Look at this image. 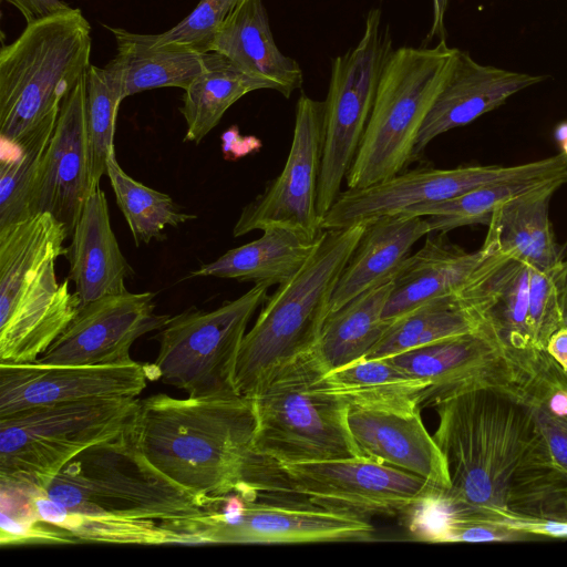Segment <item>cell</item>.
<instances>
[{
  "label": "cell",
  "mask_w": 567,
  "mask_h": 567,
  "mask_svg": "<svg viewBox=\"0 0 567 567\" xmlns=\"http://www.w3.org/2000/svg\"><path fill=\"white\" fill-rule=\"evenodd\" d=\"M430 401L439 416L432 436L451 482L439 499L451 511L513 528L512 488L543 440L529 408L509 386L499 385L467 388Z\"/></svg>",
  "instance_id": "1"
},
{
  "label": "cell",
  "mask_w": 567,
  "mask_h": 567,
  "mask_svg": "<svg viewBox=\"0 0 567 567\" xmlns=\"http://www.w3.org/2000/svg\"><path fill=\"white\" fill-rule=\"evenodd\" d=\"M255 419L248 396L138 401L132 437L162 475L206 506L235 492L252 452Z\"/></svg>",
  "instance_id": "2"
},
{
  "label": "cell",
  "mask_w": 567,
  "mask_h": 567,
  "mask_svg": "<svg viewBox=\"0 0 567 567\" xmlns=\"http://www.w3.org/2000/svg\"><path fill=\"white\" fill-rule=\"evenodd\" d=\"M68 238L49 213L0 228V362H34L75 318L79 299L55 269Z\"/></svg>",
  "instance_id": "3"
},
{
  "label": "cell",
  "mask_w": 567,
  "mask_h": 567,
  "mask_svg": "<svg viewBox=\"0 0 567 567\" xmlns=\"http://www.w3.org/2000/svg\"><path fill=\"white\" fill-rule=\"evenodd\" d=\"M313 350L270 370L254 388L252 452L282 463L360 457L348 425L349 405L327 390Z\"/></svg>",
  "instance_id": "4"
},
{
  "label": "cell",
  "mask_w": 567,
  "mask_h": 567,
  "mask_svg": "<svg viewBox=\"0 0 567 567\" xmlns=\"http://www.w3.org/2000/svg\"><path fill=\"white\" fill-rule=\"evenodd\" d=\"M367 223L323 230L301 269L267 297L239 349L235 371L238 394L248 396L275 367L315 348L336 285Z\"/></svg>",
  "instance_id": "5"
},
{
  "label": "cell",
  "mask_w": 567,
  "mask_h": 567,
  "mask_svg": "<svg viewBox=\"0 0 567 567\" xmlns=\"http://www.w3.org/2000/svg\"><path fill=\"white\" fill-rule=\"evenodd\" d=\"M235 492L362 516L408 514L423 501L441 496L422 477L365 457L282 464L254 452Z\"/></svg>",
  "instance_id": "6"
},
{
  "label": "cell",
  "mask_w": 567,
  "mask_h": 567,
  "mask_svg": "<svg viewBox=\"0 0 567 567\" xmlns=\"http://www.w3.org/2000/svg\"><path fill=\"white\" fill-rule=\"evenodd\" d=\"M91 25L81 9L28 23L0 51V138L11 144L59 116L91 62Z\"/></svg>",
  "instance_id": "7"
},
{
  "label": "cell",
  "mask_w": 567,
  "mask_h": 567,
  "mask_svg": "<svg viewBox=\"0 0 567 567\" xmlns=\"http://www.w3.org/2000/svg\"><path fill=\"white\" fill-rule=\"evenodd\" d=\"M131 431L84 450L42 493L87 517L173 520L206 514L209 506L145 460Z\"/></svg>",
  "instance_id": "8"
},
{
  "label": "cell",
  "mask_w": 567,
  "mask_h": 567,
  "mask_svg": "<svg viewBox=\"0 0 567 567\" xmlns=\"http://www.w3.org/2000/svg\"><path fill=\"white\" fill-rule=\"evenodd\" d=\"M457 48L440 40L434 47L393 51L355 157L348 188L388 179L414 158L419 132L451 70Z\"/></svg>",
  "instance_id": "9"
},
{
  "label": "cell",
  "mask_w": 567,
  "mask_h": 567,
  "mask_svg": "<svg viewBox=\"0 0 567 567\" xmlns=\"http://www.w3.org/2000/svg\"><path fill=\"white\" fill-rule=\"evenodd\" d=\"M138 401H73L0 416V481L43 492L84 450L131 430Z\"/></svg>",
  "instance_id": "10"
},
{
  "label": "cell",
  "mask_w": 567,
  "mask_h": 567,
  "mask_svg": "<svg viewBox=\"0 0 567 567\" xmlns=\"http://www.w3.org/2000/svg\"><path fill=\"white\" fill-rule=\"evenodd\" d=\"M269 286L255 284L240 297L206 311L192 307L159 329L154 379L192 398L238 394L236 362L248 322L267 299Z\"/></svg>",
  "instance_id": "11"
},
{
  "label": "cell",
  "mask_w": 567,
  "mask_h": 567,
  "mask_svg": "<svg viewBox=\"0 0 567 567\" xmlns=\"http://www.w3.org/2000/svg\"><path fill=\"white\" fill-rule=\"evenodd\" d=\"M393 51L389 29L382 27L381 10L375 8L365 18L358 44L331 62L317 202L321 219L341 193Z\"/></svg>",
  "instance_id": "12"
},
{
  "label": "cell",
  "mask_w": 567,
  "mask_h": 567,
  "mask_svg": "<svg viewBox=\"0 0 567 567\" xmlns=\"http://www.w3.org/2000/svg\"><path fill=\"white\" fill-rule=\"evenodd\" d=\"M567 174V156L558 153L512 165L419 167L362 188L341 192L322 217V230L341 229L421 204L451 199L491 184L519 178H555Z\"/></svg>",
  "instance_id": "13"
},
{
  "label": "cell",
  "mask_w": 567,
  "mask_h": 567,
  "mask_svg": "<svg viewBox=\"0 0 567 567\" xmlns=\"http://www.w3.org/2000/svg\"><path fill=\"white\" fill-rule=\"evenodd\" d=\"M324 141V101L301 94L296 106L292 142L281 173L248 203L235 223L234 237L280 226L311 238L323 231L318 187Z\"/></svg>",
  "instance_id": "14"
},
{
  "label": "cell",
  "mask_w": 567,
  "mask_h": 567,
  "mask_svg": "<svg viewBox=\"0 0 567 567\" xmlns=\"http://www.w3.org/2000/svg\"><path fill=\"white\" fill-rule=\"evenodd\" d=\"M155 293L125 291L80 308L75 318L34 361L49 365H106L133 361L142 336L162 329L171 316L155 312Z\"/></svg>",
  "instance_id": "15"
},
{
  "label": "cell",
  "mask_w": 567,
  "mask_h": 567,
  "mask_svg": "<svg viewBox=\"0 0 567 567\" xmlns=\"http://www.w3.org/2000/svg\"><path fill=\"white\" fill-rule=\"evenodd\" d=\"M146 380L145 367L134 360L106 365L0 362V416L45 404L136 398Z\"/></svg>",
  "instance_id": "16"
},
{
  "label": "cell",
  "mask_w": 567,
  "mask_h": 567,
  "mask_svg": "<svg viewBox=\"0 0 567 567\" xmlns=\"http://www.w3.org/2000/svg\"><path fill=\"white\" fill-rule=\"evenodd\" d=\"M86 74L64 97L32 188L28 216L49 213L69 238L92 192L85 121Z\"/></svg>",
  "instance_id": "17"
},
{
  "label": "cell",
  "mask_w": 567,
  "mask_h": 567,
  "mask_svg": "<svg viewBox=\"0 0 567 567\" xmlns=\"http://www.w3.org/2000/svg\"><path fill=\"white\" fill-rule=\"evenodd\" d=\"M244 498V512L234 524L215 522L208 509L205 523L209 543L299 544L373 538L374 528L367 516L307 504Z\"/></svg>",
  "instance_id": "18"
},
{
  "label": "cell",
  "mask_w": 567,
  "mask_h": 567,
  "mask_svg": "<svg viewBox=\"0 0 567 567\" xmlns=\"http://www.w3.org/2000/svg\"><path fill=\"white\" fill-rule=\"evenodd\" d=\"M530 269L509 256L483 251L481 261L454 293L478 332L504 349L534 348L528 324Z\"/></svg>",
  "instance_id": "19"
},
{
  "label": "cell",
  "mask_w": 567,
  "mask_h": 567,
  "mask_svg": "<svg viewBox=\"0 0 567 567\" xmlns=\"http://www.w3.org/2000/svg\"><path fill=\"white\" fill-rule=\"evenodd\" d=\"M547 79L475 61L456 50L451 70L419 132L414 157L439 135L467 125L516 93Z\"/></svg>",
  "instance_id": "20"
},
{
  "label": "cell",
  "mask_w": 567,
  "mask_h": 567,
  "mask_svg": "<svg viewBox=\"0 0 567 567\" xmlns=\"http://www.w3.org/2000/svg\"><path fill=\"white\" fill-rule=\"evenodd\" d=\"M348 425L360 457L420 476L441 496L451 487L444 456L427 432L420 408L393 411L349 406Z\"/></svg>",
  "instance_id": "21"
},
{
  "label": "cell",
  "mask_w": 567,
  "mask_h": 567,
  "mask_svg": "<svg viewBox=\"0 0 567 567\" xmlns=\"http://www.w3.org/2000/svg\"><path fill=\"white\" fill-rule=\"evenodd\" d=\"M386 359L425 382L427 400L474 386H508L512 381V365L504 348L477 332L446 338Z\"/></svg>",
  "instance_id": "22"
},
{
  "label": "cell",
  "mask_w": 567,
  "mask_h": 567,
  "mask_svg": "<svg viewBox=\"0 0 567 567\" xmlns=\"http://www.w3.org/2000/svg\"><path fill=\"white\" fill-rule=\"evenodd\" d=\"M69 279L74 284L80 308L104 296L127 291L134 274L111 227L107 199L97 186L80 214L66 247Z\"/></svg>",
  "instance_id": "23"
},
{
  "label": "cell",
  "mask_w": 567,
  "mask_h": 567,
  "mask_svg": "<svg viewBox=\"0 0 567 567\" xmlns=\"http://www.w3.org/2000/svg\"><path fill=\"white\" fill-rule=\"evenodd\" d=\"M567 184V175L546 182L512 197L499 205L487 224L481 249L485 254H502L530 267L549 271L560 259L549 205L553 195Z\"/></svg>",
  "instance_id": "24"
},
{
  "label": "cell",
  "mask_w": 567,
  "mask_h": 567,
  "mask_svg": "<svg viewBox=\"0 0 567 567\" xmlns=\"http://www.w3.org/2000/svg\"><path fill=\"white\" fill-rule=\"evenodd\" d=\"M210 51L286 99L302 85L298 62L285 55L274 40L262 0H241L217 31Z\"/></svg>",
  "instance_id": "25"
},
{
  "label": "cell",
  "mask_w": 567,
  "mask_h": 567,
  "mask_svg": "<svg viewBox=\"0 0 567 567\" xmlns=\"http://www.w3.org/2000/svg\"><path fill=\"white\" fill-rule=\"evenodd\" d=\"M431 234L426 218L405 214L369 219L331 296L329 312L394 277L411 248Z\"/></svg>",
  "instance_id": "26"
},
{
  "label": "cell",
  "mask_w": 567,
  "mask_h": 567,
  "mask_svg": "<svg viewBox=\"0 0 567 567\" xmlns=\"http://www.w3.org/2000/svg\"><path fill=\"white\" fill-rule=\"evenodd\" d=\"M482 257L481 249L470 252L449 243L444 234H429L394 275L382 320L390 323L427 301L454 295Z\"/></svg>",
  "instance_id": "27"
},
{
  "label": "cell",
  "mask_w": 567,
  "mask_h": 567,
  "mask_svg": "<svg viewBox=\"0 0 567 567\" xmlns=\"http://www.w3.org/2000/svg\"><path fill=\"white\" fill-rule=\"evenodd\" d=\"M509 388L529 408L554 460L567 470V372L546 349H504Z\"/></svg>",
  "instance_id": "28"
},
{
  "label": "cell",
  "mask_w": 567,
  "mask_h": 567,
  "mask_svg": "<svg viewBox=\"0 0 567 567\" xmlns=\"http://www.w3.org/2000/svg\"><path fill=\"white\" fill-rule=\"evenodd\" d=\"M261 237L230 249L216 260L192 270L189 277H216L282 285L305 265L319 239L298 230L274 226L262 230Z\"/></svg>",
  "instance_id": "29"
},
{
  "label": "cell",
  "mask_w": 567,
  "mask_h": 567,
  "mask_svg": "<svg viewBox=\"0 0 567 567\" xmlns=\"http://www.w3.org/2000/svg\"><path fill=\"white\" fill-rule=\"evenodd\" d=\"M39 522L54 526L74 543L103 544H200L194 517L173 520L87 517L69 512L42 492L31 493Z\"/></svg>",
  "instance_id": "30"
},
{
  "label": "cell",
  "mask_w": 567,
  "mask_h": 567,
  "mask_svg": "<svg viewBox=\"0 0 567 567\" xmlns=\"http://www.w3.org/2000/svg\"><path fill=\"white\" fill-rule=\"evenodd\" d=\"M106 28L116 42L117 53L112 60L122 72L124 99L159 87L186 90L206 66L207 52L172 44L153 45L143 33Z\"/></svg>",
  "instance_id": "31"
},
{
  "label": "cell",
  "mask_w": 567,
  "mask_h": 567,
  "mask_svg": "<svg viewBox=\"0 0 567 567\" xmlns=\"http://www.w3.org/2000/svg\"><path fill=\"white\" fill-rule=\"evenodd\" d=\"M392 279L328 313L312 349L327 372L363 359L383 337L389 323L382 320V312Z\"/></svg>",
  "instance_id": "32"
},
{
  "label": "cell",
  "mask_w": 567,
  "mask_h": 567,
  "mask_svg": "<svg viewBox=\"0 0 567 567\" xmlns=\"http://www.w3.org/2000/svg\"><path fill=\"white\" fill-rule=\"evenodd\" d=\"M328 391L349 406L412 411L427 398L429 385L386 358L360 359L323 375Z\"/></svg>",
  "instance_id": "33"
},
{
  "label": "cell",
  "mask_w": 567,
  "mask_h": 567,
  "mask_svg": "<svg viewBox=\"0 0 567 567\" xmlns=\"http://www.w3.org/2000/svg\"><path fill=\"white\" fill-rule=\"evenodd\" d=\"M264 89L266 84L245 74L221 54L207 52L205 69L184 90L179 107L186 123L184 142L200 143L235 102Z\"/></svg>",
  "instance_id": "34"
},
{
  "label": "cell",
  "mask_w": 567,
  "mask_h": 567,
  "mask_svg": "<svg viewBox=\"0 0 567 567\" xmlns=\"http://www.w3.org/2000/svg\"><path fill=\"white\" fill-rule=\"evenodd\" d=\"M478 332L454 295L427 301L391 321L363 359H383L446 338Z\"/></svg>",
  "instance_id": "35"
},
{
  "label": "cell",
  "mask_w": 567,
  "mask_h": 567,
  "mask_svg": "<svg viewBox=\"0 0 567 567\" xmlns=\"http://www.w3.org/2000/svg\"><path fill=\"white\" fill-rule=\"evenodd\" d=\"M106 175L136 246L161 240L167 227L175 228L196 219V215L183 212L167 194L147 187L125 173L115 151L107 161Z\"/></svg>",
  "instance_id": "36"
},
{
  "label": "cell",
  "mask_w": 567,
  "mask_h": 567,
  "mask_svg": "<svg viewBox=\"0 0 567 567\" xmlns=\"http://www.w3.org/2000/svg\"><path fill=\"white\" fill-rule=\"evenodd\" d=\"M123 96L122 72L111 60L104 68L91 64L86 72L85 121L92 190L106 175L107 161L115 151L116 116Z\"/></svg>",
  "instance_id": "37"
},
{
  "label": "cell",
  "mask_w": 567,
  "mask_h": 567,
  "mask_svg": "<svg viewBox=\"0 0 567 567\" xmlns=\"http://www.w3.org/2000/svg\"><path fill=\"white\" fill-rule=\"evenodd\" d=\"M58 116L47 118L19 141L1 144L0 228L28 216L29 199Z\"/></svg>",
  "instance_id": "38"
},
{
  "label": "cell",
  "mask_w": 567,
  "mask_h": 567,
  "mask_svg": "<svg viewBox=\"0 0 567 567\" xmlns=\"http://www.w3.org/2000/svg\"><path fill=\"white\" fill-rule=\"evenodd\" d=\"M555 178H519L499 182L451 199L416 205L401 214L426 217L431 233L439 234L477 224L487 226L492 214L499 205Z\"/></svg>",
  "instance_id": "39"
},
{
  "label": "cell",
  "mask_w": 567,
  "mask_h": 567,
  "mask_svg": "<svg viewBox=\"0 0 567 567\" xmlns=\"http://www.w3.org/2000/svg\"><path fill=\"white\" fill-rule=\"evenodd\" d=\"M241 0H199L193 11L165 32L143 34L153 45L172 44L206 53L228 16Z\"/></svg>",
  "instance_id": "40"
},
{
  "label": "cell",
  "mask_w": 567,
  "mask_h": 567,
  "mask_svg": "<svg viewBox=\"0 0 567 567\" xmlns=\"http://www.w3.org/2000/svg\"><path fill=\"white\" fill-rule=\"evenodd\" d=\"M528 324L533 347L537 349H546L550 337L564 327L553 269H530Z\"/></svg>",
  "instance_id": "41"
},
{
  "label": "cell",
  "mask_w": 567,
  "mask_h": 567,
  "mask_svg": "<svg viewBox=\"0 0 567 567\" xmlns=\"http://www.w3.org/2000/svg\"><path fill=\"white\" fill-rule=\"evenodd\" d=\"M18 9L28 23H33L72 9L62 0H4Z\"/></svg>",
  "instance_id": "42"
},
{
  "label": "cell",
  "mask_w": 567,
  "mask_h": 567,
  "mask_svg": "<svg viewBox=\"0 0 567 567\" xmlns=\"http://www.w3.org/2000/svg\"><path fill=\"white\" fill-rule=\"evenodd\" d=\"M553 276L564 320V327H567V241L564 246H560V259L557 266L553 269Z\"/></svg>",
  "instance_id": "43"
},
{
  "label": "cell",
  "mask_w": 567,
  "mask_h": 567,
  "mask_svg": "<svg viewBox=\"0 0 567 567\" xmlns=\"http://www.w3.org/2000/svg\"><path fill=\"white\" fill-rule=\"evenodd\" d=\"M450 0H432V24L426 40L432 41L437 38L440 40H446L445 30V16L449 8Z\"/></svg>",
  "instance_id": "44"
},
{
  "label": "cell",
  "mask_w": 567,
  "mask_h": 567,
  "mask_svg": "<svg viewBox=\"0 0 567 567\" xmlns=\"http://www.w3.org/2000/svg\"><path fill=\"white\" fill-rule=\"evenodd\" d=\"M546 351L567 372V327L560 328L550 337Z\"/></svg>",
  "instance_id": "45"
},
{
  "label": "cell",
  "mask_w": 567,
  "mask_h": 567,
  "mask_svg": "<svg viewBox=\"0 0 567 567\" xmlns=\"http://www.w3.org/2000/svg\"><path fill=\"white\" fill-rule=\"evenodd\" d=\"M554 135L560 152L567 156V121L557 125Z\"/></svg>",
  "instance_id": "46"
}]
</instances>
